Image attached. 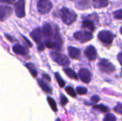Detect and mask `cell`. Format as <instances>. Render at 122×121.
<instances>
[{
  "label": "cell",
  "mask_w": 122,
  "mask_h": 121,
  "mask_svg": "<svg viewBox=\"0 0 122 121\" xmlns=\"http://www.w3.org/2000/svg\"><path fill=\"white\" fill-rule=\"evenodd\" d=\"M43 35L45 38V45L49 48L60 50L62 45V41L56 26H51L49 24H45L42 29Z\"/></svg>",
  "instance_id": "cell-1"
},
{
  "label": "cell",
  "mask_w": 122,
  "mask_h": 121,
  "mask_svg": "<svg viewBox=\"0 0 122 121\" xmlns=\"http://www.w3.org/2000/svg\"><path fill=\"white\" fill-rule=\"evenodd\" d=\"M59 13L62 21L66 25H71L76 20V14L66 7H63L60 10Z\"/></svg>",
  "instance_id": "cell-2"
},
{
  "label": "cell",
  "mask_w": 122,
  "mask_h": 121,
  "mask_svg": "<svg viewBox=\"0 0 122 121\" xmlns=\"http://www.w3.org/2000/svg\"><path fill=\"white\" fill-rule=\"evenodd\" d=\"M50 56H51L53 61L57 63L60 66H66L69 65L70 61L69 58L63 53L59 52H51Z\"/></svg>",
  "instance_id": "cell-3"
},
{
  "label": "cell",
  "mask_w": 122,
  "mask_h": 121,
  "mask_svg": "<svg viewBox=\"0 0 122 121\" xmlns=\"http://www.w3.org/2000/svg\"><path fill=\"white\" fill-rule=\"evenodd\" d=\"M99 41L106 46H109L114 38V35L109 31H102L98 34Z\"/></svg>",
  "instance_id": "cell-4"
},
{
  "label": "cell",
  "mask_w": 122,
  "mask_h": 121,
  "mask_svg": "<svg viewBox=\"0 0 122 121\" xmlns=\"http://www.w3.org/2000/svg\"><path fill=\"white\" fill-rule=\"evenodd\" d=\"M52 8V4L49 0H39L37 2L38 11L41 14H47Z\"/></svg>",
  "instance_id": "cell-5"
},
{
  "label": "cell",
  "mask_w": 122,
  "mask_h": 121,
  "mask_svg": "<svg viewBox=\"0 0 122 121\" xmlns=\"http://www.w3.org/2000/svg\"><path fill=\"white\" fill-rule=\"evenodd\" d=\"M99 68L104 73H112L115 71L114 66L107 59H102L99 63Z\"/></svg>",
  "instance_id": "cell-6"
},
{
  "label": "cell",
  "mask_w": 122,
  "mask_h": 121,
  "mask_svg": "<svg viewBox=\"0 0 122 121\" xmlns=\"http://www.w3.org/2000/svg\"><path fill=\"white\" fill-rule=\"evenodd\" d=\"M74 37L81 43H84L93 39V35L89 31H77L74 33Z\"/></svg>",
  "instance_id": "cell-7"
},
{
  "label": "cell",
  "mask_w": 122,
  "mask_h": 121,
  "mask_svg": "<svg viewBox=\"0 0 122 121\" xmlns=\"http://www.w3.org/2000/svg\"><path fill=\"white\" fill-rule=\"evenodd\" d=\"M16 15L19 18L25 16V0H18L14 4Z\"/></svg>",
  "instance_id": "cell-8"
},
{
  "label": "cell",
  "mask_w": 122,
  "mask_h": 121,
  "mask_svg": "<svg viewBox=\"0 0 122 121\" xmlns=\"http://www.w3.org/2000/svg\"><path fill=\"white\" fill-rule=\"evenodd\" d=\"M84 53H85V56H86V58L91 61H93L94 60H96L97 58V50L96 48H94V46L90 45V46H88L85 50H84Z\"/></svg>",
  "instance_id": "cell-9"
},
{
  "label": "cell",
  "mask_w": 122,
  "mask_h": 121,
  "mask_svg": "<svg viewBox=\"0 0 122 121\" xmlns=\"http://www.w3.org/2000/svg\"><path fill=\"white\" fill-rule=\"evenodd\" d=\"M79 76L81 81L85 83H89L92 80V74L90 71L86 68H81L79 71Z\"/></svg>",
  "instance_id": "cell-10"
},
{
  "label": "cell",
  "mask_w": 122,
  "mask_h": 121,
  "mask_svg": "<svg viewBox=\"0 0 122 121\" xmlns=\"http://www.w3.org/2000/svg\"><path fill=\"white\" fill-rule=\"evenodd\" d=\"M30 36L38 44L43 43L42 39L44 37V35H43V31H42L41 29L37 28V29H34L32 32H31Z\"/></svg>",
  "instance_id": "cell-11"
},
{
  "label": "cell",
  "mask_w": 122,
  "mask_h": 121,
  "mask_svg": "<svg viewBox=\"0 0 122 121\" xmlns=\"http://www.w3.org/2000/svg\"><path fill=\"white\" fill-rule=\"evenodd\" d=\"M12 14V9L8 6H0V18L1 21H3L4 19L8 18Z\"/></svg>",
  "instance_id": "cell-12"
},
{
  "label": "cell",
  "mask_w": 122,
  "mask_h": 121,
  "mask_svg": "<svg viewBox=\"0 0 122 121\" xmlns=\"http://www.w3.org/2000/svg\"><path fill=\"white\" fill-rule=\"evenodd\" d=\"M83 29H85L89 32H93L95 30V26L94 24L93 23L92 21L90 19H85L82 22V26H81Z\"/></svg>",
  "instance_id": "cell-13"
},
{
  "label": "cell",
  "mask_w": 122,
  "mask_h": 121,
  "mask_svg": "<svg viewBox=\"0 0 122 121\" xmlns=\"http://www.w3.org/2000/svg\"><path fill=\"white\" fill-rule=\"evenodd\" d=\"M68 51L69 53V56L72 58L78 59L81 56V51L80 49L73 47V46H69L68 47Z\"/></svg>",
  "instance_id": "cell-14"
},
{
  "label": "cell",
  "mask_w": 122,
  "mask_h": 121,
  "mask_svg": "<svg viewBox=\"0 0 122 121\" xmlns=\"http://www.w3.org/2000/svg\"><path fill=\"white\" fill-rule=\"evenodd\" d=\"M12 50L15 53L19 55H26L28 52L27 48L20 44L14 45L12 48Z\"/></svg>",
  "instance_id": "cell-15"
},
{
  "label": "cell",
  "mask_w": 122,
  "mask_h": 121,
  "mask_svg": "<svg viewBox=\"0 0 122 121\" xmlns=\"http://www.w3.org/2000/svg\"><path fill=\"white\" fill-rule=\"evenodd\" d=\"M92 3L95 9L106 7L109 5L108 0H92Z\"/></svg>",
  "instance_id": "cell-16"
},
{
  "label": "cell",
  "mask_w": 122,
  "mask_h": 121,
  "mask_svg": "<svg viewBox=\"0 0 122 121\" xmlns=\"http://www.w3.org/2000/svg\"><path fill=\"white\" fill-rule=\"evenodd\" d=\"M38 83H39V86L41 88V89H42L45 93H48V94H51V93H52L51 88L49 86V85L46 84L43 80L39 79V80H38Z\"/></svg>",
  "instance_id": "cell-17"
},
{
  "label": "cell",
  "mask_w": 122,
  "mask_h": 121,
  "mask_svg": "<svg viewBox=\"0 0 122 121\" xmlns=\"http://www.w3.org/2000/svg\"><path fill=\"white\" fill-rule=\"evenodd\" d=\"M91 5V0H79L77 4V8L79 9H88Z\"/></svg>",
  "instance_id": "cell-18"
},
{
  "label": "cell",
  "mask_w": 122,
  "mask_h": 121,
  "mask_svg": "<svg viewBox=\"0 0 122 121\" xmlns=\"http://www.w3.org/2000/svg\"><path fill=\"white\" fill-rule=\"evenodd\" d=\"M64 71L69 78H71L72 79H75V80L78 79V76H77L76 73L71 68H64Z\"/></svg>",
  "instance_id": "cell-19"
},
{
  "label": "cell",
  "mask_w": 122,
  "mask_h": 121,
  "mask_svg": "<svg viewBox=\"0 0 122 121\" xmlns=\"http://www.w3.org/2000/svg\"><path fill=\"white\" fill-rule=\"evenodd\" d=\"M25 66H26V67L29 69V72L31 73V74L32 75V76L36 77V76H37V71H36L35 66H34L32 63H26Z\"/></svg>",
  "instance_id": "cell-20"
},
{
  "label": "cell",
  "mask_w": 122,
  "mask_h": 121,
  "mask_svg": "<svg viewBox=\"0 0 122 121\" xmlns=\"http://www.w3.org/2000/svg\"><path fill=\"white\" fill-rule=\"evenodd\" d=\"M47 101H48L51 110L54 112H57L58 109H57V106H56V103L55 101L51 97H47Z\"/></svg>",
  "instance_id": "cell-21"
},
{
  "label": "cell",
  "mask_w": 122,
  "mask_h": 121,
  "mask_svg": "<svg viewBox=\"0 0 122 121\" xmlns=\"http://www.w3.org/2000/svg\"><path fill=\"white\" fill-rule=\"evenodd\" d=\"M93 108H94V109H97V110H98V111H101V112H103V113L109 112V111H110L109 108L107 106H104V105H103V104L94 106Z\"/></svg>",
  "instance_id": "cell-22"
},
{
  "label": "cell",
  "mask_w": 122,
  "mask_h": 121,
  "mask_svg": "<svg viewBox=\"0 0 122 121\" xmlns=\"http://www.w3.org/2000/svg\"><path fill=\"white\" fill-rule=\"evenodd\" d=\"M55 77H56V79L59 83V86L61 87V88H64L65 86V82L61 78V77L60 76L59 73H55Z\"/></svg>",
  "instance_id": "cell-23"
},
{
  "label": "cell",
  "mask_w": 122,
  "mask_h": 121,
  "mask_svg": "<svg viewBox=\"0 0 122 121\" xmlns=\"http://www.w3.org/2000/svg\"><path fill=\"white\" fill-rule=\"evenodd\" d=\"M66 92L70 96H71L72 98H76V92L74 91V89L71 87V86H67L65 89Z\"/></svg>",
  "instance_id": "cell-24"
},
{
  "label": "cell",
  "mask_w": 122,
  "mask_h": 121,
  "mask_svg": "<svg viewBox=\"0 0 122 121\" xmlns=\"http://www.w3.org/2000/svg\"><path fill=\"white\" fill-rule=\"evenodd\" d=\"M104 121H117V118L112 113H108L104 116Z\"/></svg>",
  "instance_id": "cell-25"
},
{
  "label": "cell",
  "mask_w": 122,
  "mask_h": 121,
  "mask_svg": "<svg viewBox=\"0 0 122 121\" xmlns=\"http://www.w3.org/2000/svg\"><path fill=\"white\" fill-rule=\"evenodd\" d=\"M114 111L116 113L122 115V103H117V105L114 108Z\"/></svg>",
  "instance_id": "cell-26"
},
{
  "label": "cell",
  "mask_w": 122,
  "mask_h": 121,
  "mask_svg": "<svg viewBox=\"0 0 122 121\" xmlns=\"http://www.w3.org/2000/svg\"><path fill=\"white\" fill-rule=\"evenodd\" d=\"M76 92L79 95H84L87 93V89L84 87H77L76 88Z\"/></svg>",
  "instance_id": "cell-27"
},
{
  "label": "cell",
  "mask_w": 122,
  "mask_h": 121,
  "mask_svg": "<svg viewBox=\"0 0 122 121\" xmlns=\"http://www.w3.org/2000/svg\"><path fill=\"white\" fill-rule=\"evenodd\" d=\"M114 16L117 19H122V9L115 11L114 12Z\"/></svg>",
  "instance_id": "cell-28"
},
{
  "label": "cell",
  "mask_w": 122,
  "mask_h": 121,
  "mask_svg": "<svg viewBox=\"0 0 122 121\" xmlns=\"http://www.w3.org/2000/svg\"><path fill=\"white\" fill-rule=\"evenodd\" d=\"M68 103V99L66 98V97L64 95H61V97H60V103L61 106H64L67 104Z\"/></svg>",
  "instance_id": "cell-29"
},
{
  "label": "cell",
  "mask_w": 122,
  "mask_h": 121,
  "mask_svg": "<svg viewBox=\"0 0 122 121\" xmlns=\"http://www.w3.org/2000/svg\"><path fill=\"white\" fill-rule=\"evenodd\" d=\"M45 44L44 43H41V44H38V46H37V49L40 51H42L44 50L45 48Z\"/></svg>",
  "instance_id": "cell-30"
},
{
  "label": "cell",
  "mask_w": 122,
  "mask_h": 121,
  "mask_svg": "<svg viewBox=\"0 0 122 121\" xmlns=\"http://www.w3.org/2000/svg\"><path fill=\"white\" fill-rule=\"evenodd\" d=\"M91 101L93 103H98L100 101V98L98 96H93L91 98Z\"/></svg>",
  "instance_id": "cell-31"
},
{
  "label": "cell",
  "mask_w": 122,
  "mask_h": 121,
  "mask_svg": "<svg viewBox=\"0 0 122 121\" xmlns=\"http://www.w3.org/2000/svg\"><path fill=\"white\" fill-rule=\"evenodd\" d=\"M117 58H118L119 62V63H120L122 65V52L119 53L118 54V56H117Z\"/></svg>",
  "instance_id": "cell-32"
},
{
  "label": "cell",
  "mask_w": 122,
  "mask_h": 121,
  "mask_svg": "<svg viewBox=\"0 0 122 121\" xmlns=\"http://www.w3.org/2000/svg\"><path fill=\"white\" fill-rule=\"evenodd\" d=\"M22 37H23V39H24L25 40L26 43V44H28V45L29 46V47H31V46H32V44H31V42H30V41H29V40H28V39H26V38L25 37V36H22Z\"/></svg>",
  "instance_id": "cell-33"
},
{
  "label": "cell",
  "mask_w": 122,
  "mask_h": 121,
  "mask_svg": "<svg viewBox=\"0 0 122 121\" xmlns=\"http://www.w3.org/2000/svg\"><path fill=\"white\" fill-rule=\"evenodd\" d=\"M42 77H43V78L46 79V80L48 81H51V78H50L49 76L47 75V74H43V75H42Z\"/></svg>",
  "instance_id": "cell-34"
},
{
  "label": "cell",
  "mask_w": 122,
  "mask_h": 121,
  "mask_svg": "<svg viewBox=\"0 0 122 121\" xmlns=\"http://www.w3.org/2000/svg\"><path fill=\"white\" fill-rule=\"evenodd\" d=\"M5 37H6V39H9V40L10 41H11V42H14V41H16L14 38H12V37L9 36L8 34H5Z\"/></svg>",
  "instance_id": "cell-35"
},
{
  "label": "cell",
  "mask_w": 122,
  "mask_h": 121,
  "mask_svg": "<svg viewBox=\"0 0 122 121\" xmlns=\"http://www.w3.org/2000/svg\"><path fill=\"white\" fill-rule=\"evenodd\" d=\"M1 3H5V4H10L11 2L10 0H0Z\"/></svg>",
  "instance_id": "cell-36"
},
{
  "label": "cell",
  "mask_w": 122,
  "mask_h": 121,
  "mask_svg": "<svg viewBox=\"0 0 122 121\" xmlns=\"http://www.w3.org/2000/svg\"><path fill=\"white\" fill-rule=\"evenodd\" d=\"M120 33L122 34V26L121 27V29H120Z\"/></svg>",
  "instance_id": "cell-37"
},
{
  "label": "cell",
  "mask_w": 122,
  "mask_h": 121,
  "mask_svg": "<svg viewBox=\"0 0 122 121\" xmlns=\"http://www.w3.org/2000/svg\"><path fill=\"white\" fill-rule=\"evenodd\" d=\"M56 121H60V119H59V118H57V119L56 120Z\"/></svg>",
  "instance_id": "cell-38"
},
{
  "label": "cell",
  "mask_w": 122,
  "mask_h": 121,
  "mask_svg": "<svg viewBox=\"0 0 122 121\" xmlns=\"http://www.w3.org/2000/svg\"></svg>",
  "instance_id": "cell-39"
},
{
  "label": "cell",
  "mask_w": 122,
  "mask_h": 121,
  "mask_svg": "<svg viewBox=\"0 0 122 121\" xmlns=\"http://www.w3.org/2000/svg\"><path fill=\"white\" fill-rule=\"evenodd\" d=\"M72 1H73V0H72Z\"/></svg>",
  "instance_id": "cell-40"
}]
</instances>
